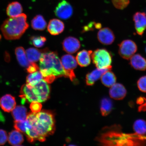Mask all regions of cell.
<instances>
[{
    "label": "cell",
    "mask_w": 146,
    "mask_h": 146,
    "mask_svg": "<svg viewBox=\"0 0 146 146\" xmlns=\"http://www.w3.org/2000/svg\"><path fill=\"white\" fill-rule=\"evenodd\" d=\"M62 47L65 52L72 54L79 50L81 47V44L77 38L69 36L64 39L62 42Z\"/></svg>",
    "instance_id": "11"
},
{
    "label": "cell",
    "mask_w": 146,
    "mask_h": 146,
    "mask_svg": "<svg viewBox=\"0 0 146 146\" xmlns=\"http://www.w3.org/2000/svg\"><path fill=\"white\" fill-rule=\"evenodd\" d=\"M145 102L144 103H139V104H142V105L140 106V110H146V99L145 98Z\"/></svg>",
    "instance_id": "38"
},
{
    "label": "cell",
    "mask_w": 146,
    "mask_h": 146,
    "mask_svg": "<svg viewBox=\"0 0 146 146\" xmlns=\"http://www.w3.org/2000/svg\"><path fill=\"white\" fill-rule=\"evenodd\" d=\"M110 69H96L92 72L88 73L86 76V83L88 86H92L94 84L95 82L100 78L104 73L109 70Z\"/></svg>",
    "instance_id": "19"
},
{
    "label": "cell",
    "mask_w": 146,
    "mask_h": 146,
    "mask_svg": "<svg viewBox=\"0 0 146 146\" xmlns=\"http://www.w3.org/2000/svg\"><path fill=\"white\" fill-rule=\"evenodd\" d=\"M33 89L38 102L42 103L48 99L50 94V87L48 83L44 79L34 86Z\"/></svg>",
    "instance_id": "8"
},
{
    "label": "cell",
    "mask_w": 146,
    "mask_h": 146,
    "mask_svg": "<svg viewBox=\"0 0 146 146\" xmlns=\"http://www.w3.org/2000/svg\"><path fill=\"white\" fill-rule=\"evenodd\" d=\"M47 48L40 50L34 48H30L25 51L27 59L30 63H36L39 61L42 54L46 50Z\"/></svg>",
    "instance_id": "23"
},
{
    "label": "cell",
    "mask_w": 146,
    "mask_h": 146,
    "mask_svg": "<svg viewBox=\"0 0 146 146\" xmlns=\"http://www.w3.org/2000/svg\"><path fill=\"white\" fill-rule=\"evenodd\" d=\"M54 13L58 17L66 20L72 16L73 9L70 3L65 0H63L58 3L55 9Z\"/></svg>",
    "instance_id": "9"
},
{
    "label": "cell",
    "mask_w": 146,
    "mask_h": 146,
    "mask_svg": "<svg viewBox=\"0 0 146 146\" xmlns=\"http://www.w3.org/2000/svg\"><path fill=\"white\" fill-rule=\"evenodd\" d=\"M27 16L21 14L16 17H10L3 22L1 30L3 36L7 40L20 39L29 28Z\"/></svg>",
    "instance_id": "3"
},
{
    "label": "cell",
    "mask_w": 146,
    "mask_h": 146,
    "mask_svg": "<svg viewBox=\"0 0 146 146\" xmlns=\"http://www.w3.org/2000/svg\"><path fill=\"white\" fill-rule=\"evenodd\" d=\"M27 119L32 126L25 134L27 140L33 142L36 140L45 141L46 138L54 132L55 122L53 115L49 111H42L27 115Z\"/></svg>",
    "instance_id": "1"
},
{
    "label": "cell",
    "mask_w": 146,
    "mask_h": 146,
    "mask_svg": "<svg viewBox=\"0 0 146 146\" xmlns=\"http://www.w3.org/2000/svg\"><path fill=\"white\" fill-rule=\"evenodd\" d=\"M111 70L107 71L102 75L101 77L102 83L105 86L111 87L116 83V78L114 73Z\"/></svg>",
    "instance_id": "25"
},
{
    "label": "cell",
    "mask_w": 146,
    "mask_h": 146,
    "mask_svg": "<svg viewBox=\"0 0 146 146\" xmlns=\"http://www.w3.org/2000/svg\"><path fill=\"white\" fill-rule=\"evenodd\" d=\"M118 53L123 59L129 60L137 50V46L130 39L124 40L118 44Z\"/></svg>",
    "instance_id": "6"
},
{
    "label": "cell",
    "mask_w": 146,
    "mask_h": 146,
    "mask_svg": "<svg viewBox=\"0 0 146 146\" xmlns=\"http://www.w3.org/2000/svg\"><path fill=\"white\" fill-rule=\"evenodd\" d=\"M15 128L21 133H25L29 129L31 128L32 126L27 119L21 121H15Z\"/></svg>",
    "instance_id": "30"
},
{
    "label": "cell",
    "mask_w": 146,
    "mask_h": 146,
    "mask_svg": "<svg viewBox=\"0 0 146 146\" xmlns=\"http://www.w3.org/2000/svg\"><path fill=\"white\" fill-rule=\"evenodd\" d=\"M43 76L40 71L30 73L27 76V84L34 86L43 79Z\"/></svg>",
    "instance_id": "28"
},
{
    "label": "cell",
    "mask_w": 146,
    "mask_h": 146,
    "mask_svg": "<svg viewBox=\"0 0 146 146\" xmlns=\"http://www.w3.org/2000/svg\"><path fill=\"white\" fill-rule=\"evenodd\" d=\"M133 129L137 134L144 135L146 134V121L141 119L136 120L133 125Z\"/></svg>",
    "instance_id": "29"
},
{
    "label": "cell",
    "mask_w": 146,
    "mask_h": 146,
    "mask_svg": "<svg viewBox=\"0 0 146 146\" xmlns=\"http://www.w3.org/2000/svg\"><path fill=\"white\" fill-rule=\"evenodd\" d=\"M145 52L146 53V46L145 48Z\"/></svg>",
    "instance_id": "39"
},
{
    "label": "cell",
    "mask_w": 146,
    "mask_h": 146,
    "mask_svg": "<svg viewBox=\"0 0 146 146\" xmlns=\"http://www.w3.org/2000/svg\"><path fill=\"white\" fill-rule=\"evenodd\" d=\"M12 114L15 121H23L27 119L28 115L26 108L21 105L16 106L12 111Z\"/></svg>",
    "instance_id": "22"
},
{
    "label": "cell",
    "mask_w": 146,
    "mask_h": 146,
    "mask_svg": "<svg viewBox=\"0 0 146 146\" xmlns=\"http://www.w3.org/2000/svg\"><path fill=\"white\" fill-rule=\"evenodd\" d=\"M8 140V136L6 131L0 129V145H3Z\"/></svg>",
    "instance_id": "36"
},
{
    "label": "cell",
    "mask_w": 146,
    "mask_h": 146,
    "mask_svg": "<svg viewBox=\"0 0 146 146\" xmlns=\"http://www.w3.org/2000/svg\"><path fill=\"white\" fill-rule=\"evenodd\" d=\"M109 93L110 96L113 99L121 100L125 97L127 91L123 85L120 83H115L111 87Z\"/></svg>",
    "instance_id": "14"
},
{
    "label": "cell",
    "mask_w": 146,
    "mask_h": 146,
    "mask_svg": "<svg viewBox=\"0 0 146 146\" xmlns=\"http://www.w3.org/2000/svg\"><path fill=\"white\" fill-rule=\"evenodd\" d=\"M98 39L102 44L109 45L113 43L115 36L111 29L109 27H104L100 29L98 32Z\"/></svg>",
    "instance_id": "12"
},
{
    "label": "cell",
    "mask_w": 146,
    "mask_h": 146,
    "mask_svg": "<svg viewBox=\"0 0 146 146\" xmlns=\"http://www.w3.org/2000/svg\"><path fill=\"white\" fill-rule=\"evenodd\" d=\"M23 8L21 5L17 1L9 3L7 7V15L10 17H16L22 14Z\"/></svg>",
    "instance_id": "21"
},
{
    "label": "cell",
    "mask_w": 146,
    "mask_h": 146,
    "mask_svg": "<svg viewBox=\"0 0 146 146\" xmlns=\"http://www.w3.org/2000/svg\"><path fill=\"white\" fill-rule=\"evenodd\" d=\"M39 60L40 71L48 83H52L56 78L67 77L66 72L56 52L50 51L47 49L42 54Z\"/></svg>",
    "instance_id": "2"
},
{
    "label": "cell",
    "mask_w": 146,
    "mask_h": 146,
    "mask_svg": "<svg viewBox=\"0 0 146 146\" xmlns=\"http://www.w3.org/2000/svg\"><path fill=\"white\" fill-rule=\"evenodd\" d=\"M135 29L137 34L142 36L146 29V14L144 12H137L133 16Z\"/></svg>",
    "instance_id": "10"
},
{
    "label": "cell",
    "mask_w": 146,
    "mask_h": 146,
    "mask_svg": "<svg viewBox=\"0 0 146 146\" xmlns=\"http://www.w3.org/2000/svg\"><path fill=\"white\" fill-rule=\"evenodd\" d=\"M46 39L42 36H33L30 38L31 43L37 48H40L44 45Z\"/></svg>",
    "instance_id": "31"
},
{
    "label": "cell",
    "mask_w": 146,
    "mask_h": 146,
    "mask_svg": "<svg viewBox=\"0 0 146 146\" xmlns=\"http://www.w3.org/2000/svg\"><path fill=\"white\" fill-rule=\"evenodd\" d=\"M64 24L62 21L56 19L50 20L47 26V30L52 35H57L63 32L64 30Z\"/></svg>",
    "instance_id": "16"
},
{
    "label": "cell",
    "mask_w": 146,
    "mask_h": 146,
    "mask_svg": "<svg viewBox=\"0 0 146 146\" xmlns=\"http://www.w3.org/2000/svg\"><path fill=\"white\" fill-rule=\"evenodd\" d=\"M42 106L40 102H34L31 103L30 108L32 112L37 113L41 111Z\"/></svg>",
    "instance_id": "34"
},
{
    "label": "cell",
    "mask_w": 146,
    "mask_h": 146,
    "mask_svg": "<svg viewBox=\"0 0 146 146\" xmlns=\"http://www.w3.org/2000/svg\"><path fill=\"white\" fill-rule=\"evenodd\" d=\"M64 69L66 72L67 78L73 81L76 76L74 70L77 66V62L74 56L71 54H65L62 56L61 60Z\"/></svg>",
    "instance_id": "7"
},
{
    "label": "cell",
    "mask_w": 146,
    "mask_h": 146,
    "mask_svg": "<svg viewBox=\"0 0 146 146\" xmlns=\"http://www.w3.org/2000/svg\"><path fill=\"white\" fill-rule=\"evenodd\" d=\"M112 2L115 8L122 10L127 8L130 0H112Z\"/></svg>",
    "instance_id": "32"
},
{
    "label": "cell",
    "mask_w": 146,
    "mask_h": 146,
    "mask_svg": "<svg viewBox=\"0 0 146 146\" xmlns=\"http://www.w3.org/2000/svg\"><path fill=\"white\" fill-rule=\"evenodd\" d=\"M16 106L15 98L10 94H6L0 99V107L5 112H12Z\"/></svg>",
    "instance_id": "15"
},
{
    "label": "cell",
    "mask_w": 146,
    "mask_h": 146,
    "mask_svg": "<svg viewBox=\"0 0 146 146\" xmlns=\"http://www.w3.org/2000/svg\"><path fill=\"white\" fill-rule=\"evenodd\" d=\"M113 108V103L111 100L108 98H104L101 101L100 111L104 116L108 115L110 113Z\"/></svg>",
    "instance_id": "27"
},
{
    "label": "cell",
    "mask_w": 146,
    "mask_h": 146,
    "mask_svg": "<svg viewBox=\"0 0 146 146\" xmlns=\"http://www.w3.org/2000/svg\"><path fill=\"white\" fill-rule=\"evenodd\" d=\"M138 88L141 92L146 93V76H142L137 82Z\"/></svg>",
    "instance_id": "33"
},
{
    "label": "cell",
    "mask_w": 146,
    "mask_h": 146,
    "mask_svg": "<svg viewBox=\"0 0 146 146\" xmlns=\"http://www.w3.org/2000/svg\"><path fill=\"white\" fill-rule=\"evenodd\" d=\"M39 67L36 63H31L30 65L26 68L27 72L29 73H32L38 71Z\"/></svg>",
    "instance_id": "37"
},
{
    "label": "cell",
    "mask_w": 146,
    "mask_h": 146,
    "mask_svg": "<svg viewBox=\"0 0 146 146\" xmlns=\"http://www.w3.org/2000/svg\"><path fill=\"white\" fill-rule=\"evenodd\" d=\"M92 51L83 50L78 52L76 56L78 64L82 67L87 66L91 63V57Z\"/></svg>",
    "instance_id": "18"
},
{
    "label": "cell",
    "mask_w": 146,
    "mask_h": 146,
    "mask_svg": "<svg viewBox=\"0 0 146 146\" xmlns=\"http://www.w3.org/2000/svg\"><path fill=\"white\" fill-rule=\"evenodd\" d=\"M20 94V96L24 102L31 103L34 102H38L37 97L35 94L33 86L27 84L23 85L21 88Z\"/></svg>",
    "instance_id": "13"
},
{
    "label": "cell",
    "mask_w": 146,
    "mask_h": 146,
    "mask_svg": "<svg viewBox=\"0 0 146 146\" xmlns=\"http://www.w3.org/2000/svg\"><path fill=\"white\" fill-rule=\"evenodd\" d=\"M15 54L18 62L22 67L27 68L31 63L29 61L24 48L21 46L18 47L15 50Z\"/></svg>",
    "instance_id": "20"
},
{
    "label": "cell",
    "mask_w": 146,
    "mask_h": 146,
    "mask_svg": "<svg viewBox=\"0 0 146 146\" xmlns=\"http://www.w3.org/2000/svg\"><path fill=\"white\" fill-rule=\"evenodd\" d=\"M93 62L98 69H112V55L105 48L98 49L91 55Z\"/></svg>",
    "instance_id": "5"
},
{
    "label": "cell",
    "mask_w": 146,
    "mask_h": 146,
    "mask_svg": "<svg viewBox=\"0 0 146 146\" xmlns=\"http://www.w3.org/2000/svg\"><path fill=\"white\" fill-rule=\"evenodd\" d=\"M100 142L105 145H135L140 141L146 139L145 137L136 133L133 134H119L114 132L103 133L98 138Z\"/></svg>",
    "instance_id": "4"
},
{
    "label": "cell",
    "mask_w": 146,
    "mask_h": 146,
    "mask_svg": "<svg viewBox=\"0 0 146 146\" xmlns=\"http://www.w3.org/2000/svg\"><path fill=\"white\" fill-rule=\"evenodd\" d=\"M102 25L100 23L91 22L84 27L83 31L84 32H86L87 31L94 30V28L100 29Z\"/></svg>",
    "instance_id": "35"
},
{
    "label": "cell",
    "mask_w": 146,
    "mask_h": 146,
    "mask_svg": "<svg viewBox=\"0 0 146 146\" xmlns=\"http://www.w3.org/2000/svg\"><path fill=\"white\" fill-rule=\"evenodd\" d=\"M129 64L133 68L136 70H146V59L139 54L133 56L130 58Z\"/></svg>",
    "instance_id": "17"
},
{
    "label": "cell",
    "mask_w": 146,
    "mask_h": 146,
    "mask_svg": "<svg viewBox=\"0 0 146 146\" xmlns=\"http://www.w3.org/2000/svg\"><path fill=\"white\" fill-rule=\"evenodd\" d=\"M31 26L34 30L43 31L46 28V22L42 16L38 15L32 20Z\"/></svg>",
    "instance_id": "26"
},
{
    "label": "cell",
    "mask_w": 146,
    "mask_h": 146,
    "mask_svg": "<svg viewBox=\"0 0 146 146\" xmlns=\"http://www.w3.org/2000/svg\"><path fill=\"white\" fill-rule=\"evenodd\" d=\"M8 140L11 145H20L24 141L23 136L21 132L16 129L9 133Z\"/></svg>",
    "instance_id": "24"
}]
</instances>
